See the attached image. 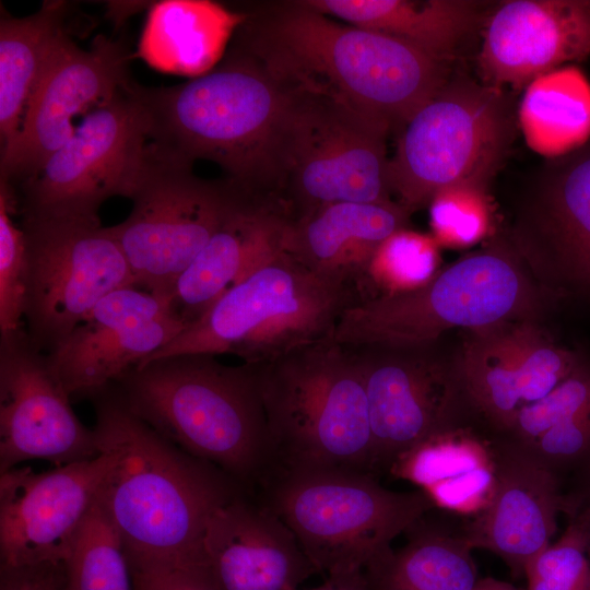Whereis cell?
<instances>
[{
	"mask_svg": "<svg viewBox=\"0 0 590 590\" xmlns=\"http://www.w3.org/2000/svg\"><path fill=\"white\" fill-rule=\"evenodd\" d=\"M186 327L179 316L127 326L81 322L47 357L70 397H93L165 346Z\"/></svg>",
	"mask_w": 590,
	"mask_h": 590,
	"instance_id": "4316f807",
	"label": "cell"
},
{
	"mask_svg": "<svg viewBox=\"0 0 590 590\" xmlns=\"http://www.w3.org/2000/svg\"><path fill=\"white\" fill-rule=\"evenodd\" d=\"M15 213V190L9 182L0 179V338H8L26 329L25 236L22 227L11 217Z\"/></svg>",
	"mask_w": 590,
	"mask_h": 590,
	"instance_id": "e575fe53",
	"label": "cell"
},
{
	"mask_svg": "<svg viewBox=\"0 0 590 590\" xmlns=\"http://www.w3.org/2000/svg\"><path fill=\"white\" fill-rule=\"evenodd\" d=\"M257 367L276 467L378 474L365 385L351 349L327 338Z\"/></svg>",
	"mask_w": 590,
	"mask_h": 590,
	"instance_id": "8992f818",
	"label": "cell"
},
{
	"mask_svg": "<svg viewBox=\"0 0 590 590\" xmlns=\"http://www.w3.org/2000/svg\"><path fill=\"white\" fill-rule=\"evenodd\" d=\"M0 590H63V565L0 568Z\"/></svg>",
	"mask_w": 590,
	"mask_h": 590,
	"instance_id": "60d3db41",
	"label": "cell"
},
{
	"mask_svg": "<svg viewBox=\"0 0 590 590\" xmlns=\"http://www.w3.org/2000/svg\"><path fill=\"white\" fill-rule=\"evenodd\" d=\"M133 590H217L205 565L128 558Z\"/></svg>",
	"mask_w": 590,
	"mask_h": 590,
	"instance_id": "ab89813d",
	"label": "cell"
},
{
	"mask_svg": "<svg viewBox=\"0 0 590 590\" xmlns=\"http://www.w3.org/2000/svg\"><path fill=\"white\" fill-rule=\"evenodd\" d=\"M190 161L149 141L128 199L129 216L109 226L135 286L172 296L177 281L208 244L237 199L227 179L196 176Z\"/></svg>",
	"mask_w": 590,
	"mask_h": 590,
	"instance_id": "8fae6325",
	"label": "cell"
},
{
	"mask_svg": "<svg viewBox=\"0 0 590 590\" xmlns=\"http://www.w3.org/2000/svg\"><path fill=\"white\" fill-rule=\"evenodd\" d=\"M235 44L286 85L326 94L399 130L449 76L440 62L394 37L343 24L305 1L244 13Z\"/></svg>",
	"mask_w": 590,
	"mask_h": 590,
	"instance_id": "7a4b0ae2",
	"label": "cell"
},
{
	"mask_svg": "<svg viewBox=\"0 0 590 590\" xmlns=\"http://www.w3.org/2000/svg\"><path fill=\"white\" fill-rule=\"evenodd\" d=\"M510 93L464 73L442 86L399 129L389 161L396 201L411 214L457 184L483 187L494 177L515 138Z\"/></svg>",
	"mask_w": 590,
	"mask_h": 590,
	"instance_id": "9c48e42d",
	"label": "cell"
},
{
	"mask_svg": "<svg viewBox=\"0 0 590 590\" xmlns=\"http://www.w3.org/2000/svg\"><path fill=\"white\" fill-rule=\"evenodd\" d=\"M410 216L396 200L331 203L288 220L282 246L311 272L354 290L361 302L373 255L390 235L409 227Z\"/></svg>",
	"mask_w": 590,
	"mask_h": 590,
	"instance_id": "cb8c5ba5",
	"label": "cell"
},
{
	"mask_svg": "<svg viewBox=\"0 0 590 590\" xmlns=\"http://www.w3.org/2000/svg\"><path fill=\"white\" fill-rule=\"evenodd\" d=\"M130 57L121 39L97 35L84 49L64 32L37 83L17 134L1 149L0 179L15 188L36 176L83 118L131 82Z\"/></svg>",
	"mask_w": 590,
	"mask_h": 590,
	"instance_id": "9a60e30c",
	"label": "cell"
},
{
	"mask_svg": "<svg viewBox=\"0 0 590 590\" xmlns=\"http://www.w3.org/2000/svg\"><path fill=\"white\" fill-rule=\"evenodd\" d=\"M203 551L217 590H298L318 574L292 530L251 489L211 516Z\"/></svg>",
	"mask_w": 590,
	"mask_h": 590,
	"instance_id": "44dd1931",
	"label": "cell"
},
{
	"mask_svg": "<svg viewBox=\"0 0 590 590\" xmlns=\"http://www.w3.org/2000/svg\"><path fill=\"white\" fill-rule=\"evenodd\" d=\"M358 302L354 290L319 276L282 249L138 365L189 353L232 354L246 364H266L332 338L342 314Z\"/></svg>",
	"mask_w": 590,
	"mask_h": 590,
	"instance_id": "52a82bcc",
	"label": "cell"
},
{
	"mask_svg": "<svg viewBox=\"0 0 590 590\" xmlns=\"http://www.w3.org/2000/svg\"><path fill=\"white\" fill-rule=\"evenodd\" d=\"M435 344L347 346L365 385L377 473L422 440L464 427L472 408L457 366Z\"/></svg>",
	"mask_w": 590,
	"mask_h": 590,
	"instance_id": "5bb4252c",
	"label": "cell"
},
{
	"mask_svg": "<svg viewBox=\"0 0 590 590\" xmlns=\"http://www.w3.org/2000/svg\"><path fill=\"white\" fill-rule=\"evenodd\" d=\"M98 455L94 430L76 417L26 329L0 338V473L32 459L60 467Z\"/></svg>",
	"mask_w": 590,
	"mask_h": 590,
	"instance_id": "ac0fdd59",
	"label": "cell"
},
{
	"mask_svg": "<svg viewBox=\"0 0 590 590\" xmlns=\"http://www.w3.org/2000/svg\"><path fill=\"white\" fill-rule=\"evenodd\" d=\"M244 17L212 1H161L148 14L139 55L156 70L201 76L223 57Z\"/></svg>",
	"mask_w": 590,
	"mask_h": 590,
	"instance_id": "83f0119b",
	"label": "cell"
},
{
	"mask_svg": "<svg viewBox=\"0 0 590 590\" xmlns=\"http://www.w3.org/2000/svg\"><path fill=\"white\" fill-rule=\"evenodd\" d=\"M26 249L24 322L42 352L57 347L108 293L135 286L110 227L101 222L22 219Z\"/></svg>",
	"mask_w": 590,
	"mask_h": 590,
	"instance_id": "4fadbf2b",
	"label": "cell"
},
{
	"mask_svg": "<svg viewBox=\"0 0 590 590\" xmlns=\"http://www.w3.org/2000/svg\"><path fill=\"white\" fill-rule=\"evenodd\" d=\"M517 117L534 152L567 154L590 140V83L571 64L545 73L524 88Z\"/></svg>",
	"mask_w": 590,
	"mask_h": 590,
	"instance_id": "4dcf8cb0",
	"label": "cell"
},
{
	"mask_svg": "<svg viewBox=\"0 0 590 590\" xmlns=\"http://www.w3.org/2000/svg\"><path fill=\"white\" fill-rule=\"evenodd\" d=\"M557 300L535 282L508 238L494 235L421 288L352 305L332 339L346 346L430 344L455 328L539 322Z\"/></svg>",
	"mask_w": 590,
	"mask_h": 590,
	"instance_id": "5b68a950",
	"label": "cell"
},
{
	"mask_svg": "<svg viewBox=\"0 0 590 590\" xmlns=\"http://www.w3.org/2000/svg\"><path fill=\"white\" fill-rule=\"evenodd\" d=\"M432 236L439 246L468 247L493 237V208L487 188L457 184L438 191L430 200Z\"/></svg>",
	"mask_w": 590,
	"mask_h": 590,
	"instance_id": "836d02e7",
	"label": "cell"
},
{
	"mask_svg": "<svg viewBox=\"0 0 590 590\" xmlns=\"http://www.w3.org/2000/svg\"><path fill=\"white\" fill-rule=\"evenodd\" d=\"M468 333L458 374L472 410L500 435L522 408L545 397L583 359L556 344L536 321Z\"/></svg>",
	"mask_w": 590,
	"mask_h": 590,
	"instance_id": "d6986e66",
	"label": "cell"
},
{
	"mask_svg": "<svg viewBox=\"0 0 590 590\" xmlns=\"http://www.w3.org/2000/svg\"><path fill=\"white\" fill-rule=\"evenodd\" d=\"M508 240L556 297L590 296V140L546 158L523 192Z\"/></svg>",
	"mask_w": 590,
	"mask_h": 590,
	"instance_id": "2e32d148",
	"label": "cell"
},
{
	"mask_svg": "<svg viewBox=\"0 0 590 590\" xmlns=\"http://www.w3.org/2000/svg\"><path fill=\"white\" fill-rule=\"evenodd\" d=\"M387 471L415 485L434 508L472 518L487 508L497 487L494 441L465 427L422 440L397 456Z\"/></svg>",
	"mask_w": 590,
	"mask_h": 590,
	"instance_id": "d4e9b609",
	"label": "cell"
},
{
	"mask_svg": "<svg viewBox=\"0 0 590 590\" xmlns=\"http://www.w3.org/2000/svg\"><path fill=\"white\" fill-rule=\"evenodd\" d=\"M311 590H374L364 571L328 576L324 582Z\"/></svg>",
	"mask_w": 590,
	"mask_h": 590,
	"instance_id": "7bdbcfd3",
	"label": "cell"
},
{
	"mask_svg": "<svg viewBox=\"0 0 590 590\" xmlns=\"http://www.w3.org/2000/svg\"><path fill=\"white\" fill-rule=\"evenodd\" d=\"M497 487L487 508L462 528L472 548L498 555L512 575L547 546L564 511L565 487L559 477L523 449L503 439L494 441Z\"/></svg>",
	"mask_w": 590,
	"mask_h": 590,
	"instance_id": "7402d4cb",
	"label": "cell"
},
{
	"mask_svg": "<svg viewBox=\"0 0 590 590\" xmlns=\"http://www.w3.org/2000/svg\"><path fill=\"white\" fill-rule=\"evenodd\" d=\"M287 221L280 201L240 188L220 227L176 283L174 307L187 326L247 273L283 249Z\"/></svg>",
	"mask_w": 590,
	"mask_h": 590,
	"instance_id": "603a6c76",
	"label": "cell"
},
{
	"mask_svg": "<svg viewBox=\"0 0 590 590\" xmlns=\"http://www.w3.org/2000/svg\"><path fill=\"white\" fill-rule=\"evenodd\" d=\"M564 512H577L582 517L587 528L590 555V469L574 480L571 487L566 491Z\"/></svg>",
	"mask_w": 590,
	"mask_h": 590,
	"instance_id": "b9f144b4",
	"label": "cell"
},
{
	"mask_svg": "<svg viewBox=\"0 0 590 590\" xmlns=\"http://www.w3.org/2000/svg\"><path fill=\"white\" fill-rule=\"evenodd\" d=\"M64 1H44L33 14L0 21V140L4 148L19 132L28 103L66 32Z\"/></svg>",
	"mask_w": 590,
	"mask_h": 590,
	"instance_id": "f546056e",
	"label": "cell"
},
{
	"mask_svg": "<svg viewBox=\"0 0 590 590\" xmlns=\"http://www.w3.org/2000/svg\"><path fill=\"white\" fill-rule=\"evenodd\" d=\"M424 515L405 532L406 543L378 555L364 570L374 590H473L477 583L472 546L462 532Z\"/></svg>",
	"mask_w": 590,
	"mask_h": 590,
	"instance_id": "f1b7e54d",
	"label": "cell"
},
{
	"mask_svg": "<svg viewBox=\"0 0 590 590\" xmlns=\"http://www.w3.org/2000/svg\"><path fill=\"white\" fill-rule=\"evenodd\" d=\"M92 398L98 452L111 456L97 502L127 557L206 566L203 539L211 516L249 488L164 438L108 388Z\"/></svg>",
	"mask_w": 590,
	"mask_h": 590,
	"instance_id": "6da1fadb",
	"label": "cell"
},
{
	"mask_svg": "<svg viewBox=\"0 0 590 590\" xmlns=\"http://www.w3.org/2000/svg\"><path fill=\"white\" fill-rule=\"evenodd\" d=\"M63 566V590H133L123 541L97 498Z\"/></svg>",
	"mask_w": 590,
	"mask_h": 590,
	"instance_id": "1f68e13d",
	"label": "cell"
},
{
	"mask_svg": "<svg viewBox=\"0 0 590 590\" xmlns=\"http://www.w3.org/2000/svg\"><path fill=\"white\" fill-rule=\"evenodd\" d=\"M477 55L481 81L526 88L590 57V0H507L489 11Z\"/></svg>",
	"mask_w": 590,
	"mask_h": 590,
	"instance_id": "ffe728a7",
	"label": "cell"
},
{
	"mask_svg": "<svg viewBox=\"0 0 590 590\" xmlns=\"http://www.w3.org/2000/svg\"><path fill=\"white\" fill-rule=\"evenodd\" d=\"M256 493L327 577L364 571L434 509L420 489L394 492L371 473L344 468L276 467Z\"/></svg>",
	"mask_w": 590,
	"mask_h": 590,
	"instance_id": "ba28073f",
	"label": "cell"
},
{
	"mask_svg": "<svg viewBox=\"0 0 590 590\" xmlns=\"http://www.w3.org/2000/svg\"><path fill=\"white\" fill-rule=\"evenodd\" d=\"M133 81L90 113L33 178L14 188L22 219L101 222L109 198H129L149 143Z\"/></svg>",
	"mask_w": 590,
	"mask_h": 590,
	"instance_id": "7c38bea8",
	"label": "cell"
},
{
	"mask_svg": "<svg viewBox=\"0 0 590 590\" xmlns=\"http://www.w3.org/2000/svg\"><path fill=\"white\" fill-rule=\"evenodd\" d=\"M274 165L290 220L337 202L392 201L386 120L335 97L292 87Z\"/></svg>",
	"mask_w": 590,
	"mask_h": 590,
	"instance_id": "30bf717a",
	"label": "cell"
},
{
	"mask_svg": "<svg viewBox=\"0 0 590 590\" xmlns=\"http://www.w3.org/2000/svg\"><path fill=\"white\" fill-rule=\"evenodd\" d=\"M439 244L432 234L409 227L390 235L369 262L361 302L423 287L440 271Z\"/></svg>",
	"mask_w": 590,
	"mask_h": 590,
	"instance_id": "d6a6232c",
	"label": "cell"
},
{
	"mask_svg": "<svg viewBox=\"0 0 590 590\" xmlns=\"http://www.w3.org/2000/svg\"><path fill=\"white\" fill-rule=\"evenodd\" d=\"M114 391L135 416L251 491L276 467L258 367L179 354L128 370Z\"/></svg>",
	"mask_w": 590,
	"mask_h": 590,
	"instance_id": "277c9868",
	"label": "cell"
},
{
	"mask_svg": "<svg viewBox=\"0 0 590 590\" xmlns=\"http://www.w3.org/2000/svg\"><path fill=\"white\" fill-rule=\"evenodd\" d=\"M331 16L402 40L448 63L483 25L484 4L473 0H305Z\"/></svg>",
	"mask_w": 590,
	"mask_h": 590,
	"instance_id": "484cf974",
	"label": "cell"
},
{
	"mask_svg": "<svg viewBox=\"0 0 590 590\" xmlns=\"http://www.w3.org/2000/svg\"><path fill=\"white\" fill-rule=\"evenodd\" d=\"M110 464L99 452L45 472L0 473V567L64 565Z\"/></svg>",
	"mask_w": 590,
	"mask_h": 590,
	"instance_id": "e0dca14e",
	"label": "cell"
},
{
	"mask_svg": "<svg viewBox=\"0 0 590 590\" xmlns=\"http://www.w3.org/2000/svg\"><path fill=\"white\" fill-rule=\"evenodd\" d=\"M590 410V364L585 359L542 399L522 408L500 439L533 441L548 428Z\"/></svg>",
	"mask_w": 590,
	"mask_h": 590,
	"instance_id": "8d00e7d4",
	"label": "cell"
},
{
	"mask_svg": "<svg viewBox=\"0 0 590 590\" xmlns=\"http://www.w3.org/2000/svg\"><path fill=\"white\" fill-rule=\"evenodd\" d=\"M178 316L172 296L156 295L135 286H125L105 295L82 322L96 326H126Z\"/></svg>",
	"mask_w": 590,
	"mask_h": 590,
	"instance_id": "f35d334b",
	"label": "cell"
},
{
	"mask_svg": "<svg viewBox=\"0 0 590 590\" xmlns=\"http://www.w3.org/2000/svg\"><path fill=\"white\" fill-rule=\"evenodd\" d=\"M473 590H518L508 582L496 580L494 578H484L477 581Z\"/></svg>",
	"mask_w": 590,
	"mask_h": 590,
	"instance_id": "ee69618b",
	"label": "cell"
},
{
	"mask_svg": "<svg viewBox=\"0 0 590 590\" xmlns=\"http://www.w3.org/2000/svg\"><path fill=\"white\" fill-rule=\"evenodd\" d=\"M568 526L527 567L528 590H590V555L582 517L569 512Z\"/></svg>",
	"mask_w": 590,
	"mask_h": 590,
	"instance_id": "d590c367",
	"label": "cell"
},
{
	"mask_svg": "<svg viewBox=\"0 0 590 590\" xmlns=\"http://www.w3.org/2000/svg\"><path fill=\"white\" fill-rule=\"evenodd\" d=\"M515 446L552 471L565 487L567 480L590 469V410L548 428L531 442Z\"/></svg>",
	"mask_w": 590,
	"mask_h": 590,
	"instance_id": "74e56055",
	"label": "cell"
},
{
	"mask_svg": "<svg viewBox=\"0 0 590 590\" xmlns=\"http://www.w3.org/2000/svg\"><path fill=\"white\" fill-rule=\"evenodd\" d=\"M150 122L151 142L194 163L217 164L249 193L276 199L275 156L292 88L234 44L220 66L184 84L133 83Z\"/></svg>",
	"mask_w": 590,
	"mask_h": 590,
	"instance_id": "3957f363",
	"label": "cell"
}]
</instances>
